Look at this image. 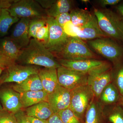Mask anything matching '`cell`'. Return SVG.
I'll use <instances>...</instances> for the list:
<instances>
[{
    "label": "cell",
    "mask_w": 123,
    "mask_h": 123,
    "mask_svg": "<svg viewBox=\"0 0 123 123\" xmlns=\"http://www.w3.org/2000/svg\"><path fill=\"white\" fill-rule=\"evenodd\" d=\"M17 62L22 65H37L47 68L57 69L61 66L43 44L33 38L22 50Z\"/></svg>",
    "instance_id": "1"
},
{
    "label": "cell",
    "mask_w": 123,
    "mask_h": 123,
    "mask_svg": "<svg viewBox=\"0 0 123 123\" xmlns=\"http://www.w3.org/2000/svg\"><path fill=\"white\" fill-rule=\"evenodd\" d=\"M99 28L108 37L123 42V20L110 9L94 8Z\"/></svg>",
    "instance_id": "2"
},
{
    "label": "cell",
    "mask_w": 123,
    "mask_h": 123,
    "mask_svg": "<svg viewBox=\"0 0 123 123\" xmlns=\"http://www.w3.org/2000/svg\"><path fill=\"white\" fill-rule=\"evenodd\" d=\"M55 57L57 59L78 60L96 59L97 56L82 40L69 37L63 48Z\"/></svg>",
    "instance_id": "3"
},
{
    "label": "cell",
    "mask_w": 123,
    "mask_h": 123,
    "mask_svg": "<svg viewBox=\"0 0 123 123\" xmlns=\"http://www.w3.org/2000/svg\"><path fill=\"white\" fill-rule=\"evenodd\" d=\"M88 44L97 53L112 62L116 67L119 66L123 57V47L109 37L89 40Z\"/></svg>",
    "instance_id": "4"
},
{
    "label": "cell",
    "mask_w": 123,
    "mask_h": 123,
    "mask_svg": "<svg viewBox=\"0 0 123 123\" xmlns=\"http://www.w3.org/2000/svg\"><path fill=\"white\" fill-rule=\"evenodd\" d=\"M95 98L89 86H79L71 91L69 108L83 122L86 110Z\"/></svg>",
    "instance_id": "5"
},
{
    "label": "cell",
    "mask_w": 123,
    "mask_h": 123,
    "mask_svg": "<svg viewBox=\"0 0 123 123\" xmlns=\"http://www.w3.org/2000/svg\"><path fill=\"white\" fill-rule=\"evenodd\" d=\"M7 10L12 16L20 19L48 17L45 10L34 0H15Z\"/></svg>",
    "instance_id": "6"
},
{
    "label": "cell",
    "mask_w": 123,
    "mask_h": 123,
    "mask_svg": "<svg viewBox=\"0 0 123 123\" xmlns=\"http://www.w3.org/2000/svg\"><path fill=\"white\" fill-rule=\"evenodd\" d=\"M47 21L49 25L50 34L48 42L45 47L55 57L63 48L69 37L55 18L48 17Z\"/></svg>",
    "instance_id": "7"
},
{
    "label": "cell",
    "mask_w": 123,
    "mask_h": 123,
    "mask_svg": "<svg viewBox=\"0 0 123 123\" xmlns=\"http://www.w3.org/2000/svg\"><path fill=\"white\" fill-rule=\"evenodd\" d=\"M57 60L61 66L88 75L111 66L106 62L95 59L72 60L57 59Z\"/></svg>",
    "instance_id": "8"
},
{
    "label": "cell",
    "mask_w": 123,
    "mask_h": 123,
    "mask_svg": "<svg viewBox=\"0 0 123 123\" xmlns=\"http://www.w3.org/2000/svg\"><path fill=\"white\" fill-rule=\"evenodd\" d=\"M57 78L61 86L72 91L87 85L88 75L62 66L57 69Z\"/></svg>",
    "instance_id": "9"
},
{
    "label": "cell",
    "mask_w": 123,
    "mask_h": 123,
    "mask_svg": "<svg viewBox=\"0 0 123 123\" xmlns=\"http://www.w3.org/2000/svg\"><path fill=\"white\" fill-rule=\"evenodd\" d=\"M39 69L35 65H22L15 63L6 69V72L1 80L0 83L19 84L31 75L38 74Z\"/></svg>",
    "instance_id": "10"
},
{
    "label": "cell",
    "mask_w": 123,
    "mask_h": 123,
    "mask_svg": "<svg viewBox=\"0 0 123 123\" xmlns=\"http://www.w3.org/2000/svg\"><path fill=\"white\" fill-rule=\"evenodd\" d=\"M114 74L109 66L88 75L87 85L91 88L95 98L98 100L104 88L112 82Z\"/></svg>",
    "instance_id": "11"
},
{
    "label": "cell",
    "mask_w": 123,
    "mask_h": 123,
    "mask_svg": "<svg viewBox=\"0 0 123 123\" xmlns=\"http://www.w3.org/2000/svg\"><path fill=\"white\" fill-rule=\"evenodd\" d=\"M71 91L59 85L53 92L48 94L47 102L54 113L69 108Z\"/></svg>",
    "instance_id": "12"
},
{
    "label": "cell",
    "mask_w": 123,
    "mask_h": 123,
    "mask_svg": "<svg viewBox=\"0 0 123 123\" xmlns=\"http://www.w3.org/2000/svg\"><path fill=\"white\" fill-rule=\"evenodd\" d=\"M0 100L3 109L15 114L22 109L20 93L11 88H5L0 90Z\"/></svg>",
    "instance_id": "13"
},
{
    "label": "cell",
    "mask_w": 123,
    "mask_h": 123,
    "mask_svg": "<svg viewBox=\"0 0 123 123\" xmlns=\"http://www.w3.org/2000/svg\"><path fill=\"white\" fill-rule=\"evenodd\" d=\"M30 20V18H20L15 25L10 37L21 50L27 47L30 41L29 36Z\"/></svg>",
    "instance_id": "14"
},
{
    "label": "cell",
    "mask_w": 123,
    "mask_h": 123,
    "mask_svg": "<svg viewBox=\"0 0 123 123\" xmlns=\"http://www.w3.org/2000/svg\"><path fill=\"white\" fill-rule=\"evenodd\" d=\"M105 37H108L99 28L95 15L84 26L77 29V38L82 40L89 41Z\"/></svg>",
    "instance_id": "15"
},
{
    "label": "cell",
    "mask_w": 123,
    "mask_h": 123,
    "mask_svg": "<svg viewBox=\"0 0 123 123\" xmlns=\"http://www.w3.org/2000/svg\"><path fill=\"white\" fill-rule=\"evenodd\" d=\"M39 76L43 90L48 94L51 93L59 85L57 69L44 68L40 69Z\"/></svg>",
    "instance_id": "16"
},
{
    "label": "cell",
    "mask_w": 123,
    "mask_h": 123,
    "mask_svg": "<svg viewBox=\"0 0 123 123\" xmlns=\"http://www.w3.org/2000/svg\"><path fill=\"white\" fill-rule=\"evenodd\" d=\"M104 106L95 98L86 112L85 123H102L104 117Z\"/></svg>",
    "instance_id": "17"
},
{
    "label": "cell",
    "mask_w": 123,
    "mask_h": 123,
    "mask_svg": "<svg viewBox=\"0 0 123 123\" xmlns=\"http://www.w3.org/2000/svg\"><path fill=\"white\" fill-rule=\"evenodd\" d=\"M28 117L48 120L54 112L47 102L43 101L25 109Z\"/></svg>",
    "instance_id": "18"
},
{
    "label": "cell",
    "mask_w": 123,
    "mask_h": 123,
    "mask_svg": "<svg viewBox=\"0 0 123 123\" xmlns=\"http://www.w3.org/2000/svg\"><path fill=\"white\" fill-rule=\"evenodd\" d=\"M11 88L20 93L28 91L43 90L38 74L31 75L24 81L19 84H14Z\"/></svg>",
    "instance_id": "19"
},
{
    "label": "cell",
    "mask_w": 123,
    "mask_h": 123,
    "mask_svg": "<svg viewBox=\"0 0 123 123\" xmlns=\"http://www.w3.org/2000/svg\"><path fill=\"white\" fill-rule=\"evenodd\" d=\"M21 50L10 37L3 38L0 41V52L12 61L16 62Z\"/></svg>",
    "instance_id": "20"
},
{
    "label": "cell",
    "mask_w": 123,
    "mask_h": 123,
    "mask_svg": "<svg viewBox=\"0 0 123 123\" xmlns=\"http://www.w3.org/2000/svg\"><path fill=\"white\" fill-rule=\"evenodd\" d=\"M121 95L114 83H110L102 91L99 99L104 106L112 105L119 103Z\"/></svg>",
    "instance_id": "21"
},
{
    "label": "cell",
    "mask_w": 123,
    "mask_h": 123,
    "mask_svg": "<svg viewBox=\"0 0 123 123\" xmlns=\"http://www.w3.org/2000/svg\"><path fill=\"white\" fill-rule=\"evenodd\" d=\"M23 107L27 108L43 101L47 102L48 94L44 90L28 91L20 93Z\"/></svg>",
    "instance_id": "22"
},
{
    "label": "cell",
    "mask_w": 123,
    "mask_h": 123,
    "mask_svg": "<svg viewBox=\"0 0 123 123\" xmlns=\"http://www.w3.org/2000/svg\"><path fill=\"white\" fill-rule=\"evenodd\" d=\"M73 5L72 1L69 0H54L50 7L45 10L48 17L55 18L60 14L69 12Z\"/></svg>",
    "instance_id": "23"
},
{
    "label": "cell",
    "mask_w": 123,
    "mask_h": 123,
    "mask_svg": "<svg viewBox=\"0 0 123 123\" xmlns=\"http://www.w3.org/2000/svg\"><path fill=\"white\" fill-rule=\"evenodd\" d=\"M70 14L71 22L78 28L82 27L87 24L94 15L88 10L79 8L72 10Z\"/></svg>",
    "instance_id": "24"
},
{
    "label": "cell",
    "mask_w": 123,
    "mask_h": 123,
    "mask_svg": "<svg viewBox=\"0 0 123 123\" xmlns=\"http://www.w3.org/2000/svg\"><path fill=\"white\" fill-rule=\"evenodd\" d=\"M7 9H1L0 11V38L6 35L11 26L20 20L12 16Z\"/></svg>",
    "instance_id": "25"
},
{
    "label": "cell",
    "mask_w": 123,
    "mask_h": 123,
    "mask_svg": "<svg viewBox=\"0 0 123 123\" xmlns=\"http://www.w3.org/2000/svg\"><path fill=\"white\" fill-rule=\"evenodd\" d=\"M104 112L105 117L112 123H123V109L119 104L112 105Z\"/></svg>",
    "instance_id": "26"
},
{
    "label": "cell",
    "mask_w": 123,
    "mask_h": 123,
    "mask_svg": "<svg viewBox=\"0 0 123 123\" xmlns=\"http://www.w3.org/2000/svg\"><path fill=\"white\" fill-rule=\"evenodd\" d=\"M47 18H37L31 19L29 26V36L35 39L38 30L47 23Z\"/></svg>",
    "instance_id": "27"
},
{
    "label": "cell",
    "mask_w": 123,
    "mask_h": 123,
    "mask_svg": "<svg viewBox=\"0 0 123 123\" xmlns=\"http://www.w3.org/2000/svg\"><path fill=\"white\" fill-rule=\"evenodd\" d=\"M57 114L63 123H83L69 108L61 111Z\"/></svg>",
    "instance_id": "28"
},
{
    "label": "cell",
    "mask_w": 123,
    "mask_h": 123,
    "mask_svg": "<svg viewBox=\"0 0 123 123\" xmlns=\"http://www.w3.org/2000/svg\"><path fill=\"white\" fill-rule=\"evenodd\" d=\"M49 34V25L47 22L45 25L38 30L36 33L35 39L45 46L48 42Z\"/></svg>",
    "instance_id": "29"
},
{
    "label": "cell",
    "mask_w": 123,
    "mask_h": 123,
    "mask_svg": "<svg viewBox=\"0 0 123 123\" xmlns=\"http://www.w3.org/2000/svg\"><path fill=\"white\" fill-rule=\"evenodd\" d=\"M116 73L114 74V84L118 89L121 96L123 95V64L117 66Z\"/></svg>",
    "instance_id": "30"
},
{
    "label": "cell",
    "mask_w": 123,
    "mask_h": 123,
    "mask_svg": "<svg viewBox=\"0 0 123 123\" xmlns=\"http://www.w3.org/2000/svg\"><path fill=\"white\" fill-rule=\"evenodd\" d=\"M0 123H17L15 114L3 109L0 111Z\"/></svg>",
    "instance_id": "31"
},
{
    "label": "cell",
    "mask_w": 123,
    "mask_h": 123,
    "mask_svg": "<svg viewBox=\"0 0 123 123\" xmlns=\"http://www.w3.org/2000/svg\"><path fill=\"white\" fill-rule=\"evenodd\" d=\"M65 33L68 37H77V28L71 21L66 23L63 27Z\"/></svg>",
    "instance_id": "32"
},
{
    "label": "cell",
    "mask_w": 123,
    "mask_h": 123,
    "mask_svg": "<svg viewBox=\"0 0 123 123\" xmlns=\"http://www.w3.org/2000/svg\"><path fill=\"white\" fill-rule=\"evenodd\" d=\"M55 18L57 23L62 27L66 23L71 21V16L69 12L60 14Z\"/></svg>",
    "instance_id": "33"
},
{
    "label": "cell",
    "mask_w": 123,
    "mask_h": 123,
    "mask_svg": "<svg viewBox=\"0 0 123 123\" xmlns=\"http://www.w3.org/2000/svg\"><path fill=\"white\" fill-rule=\"evenodd\" d=\"M17 123H31L25 110L23 109L15 114Z\"/></svg>",
    "instance_id": "34"
},
{
    "label": "cell",
    "mask_w": 123,
    "mask_h": 123,
    "mask_svg": "<svg viewBox=\"0 0 123 123\" xmlns=\"http://www.w3.org/2000/svg\"><path fill=\"white\" fill-rule=\"evenodd\" d=\"M15 63H16V62L8 59L0 52V68L5 70L9 66Z\"/></svg>",
    "instance_id": "35"
},
{
    "label": "cell",
    "mask_w": 123,
    "mask_h": 123,
    "mask_svg": "<svg viewBox=\"0 0 123 123\" xmlns=\"http://www.w3.org/2000/svg\"><path fill=\"white\" fill-rule=\"evenodd\" d=\"M121 1L120 0H99L98 2L102 7H105L108 6L116 5Z\"/></svg>",
    "instance_id": "36"
},
{
    "label": "cell",
    "mask_w": 123,
    "mask_h": 123,
    "mask_svg": "<svg viewBox=\"0 0 123 123\" xmlns=\"http://www.w3.org/2000/svg\"><path fill=\"white\" fill-rule=\"evenodd\" d=\"M48 123H63L57 113H54L48 120Z\"/></svg>",
    "instance_id": "37"
},
{
    "label": "cell",
    "mask_w": 123,
    "mask_h": 123,
    "mask_svg": "<svg viewBox=\"0 0 123 123\" xmlns=\"http://www.w3.org/2000/svg\"><path fill=\"white\" fill-rule=\"evenodd\" d=\"M15 0H0V11L2 9H8Z\"/></svg>",
    "instance_id": "38"
},
{
    "label": "cell",
    "mask_w": 123,
    "mask_h": 123,
    "mask_svg": "<svg viewBox=\"0 0 123 123\" xmlns=\"http://www.w3.org/2000/svg\"><path fill=\"white\" fill-rule=\"evenodd\" d=\"M28 117L31 123H48V120L40 119L31 117L28 116Z\"/></svg>",
    "instance_id": "39"
},
{
    "label": "cell",
    "mask_w": 123,
    "mask_h": 123,
    "mask_svg": "<svg viewBox=\"0 0 123 123\" xmlns=\"http://www.w3.org/2000/svg\"><path fill=\"white\" fill-rule=\"evenodd\" d=\"M117 10L120 14L123 20V2L118 5L116 7Z\"/></svg>",
    "instance_id": "40"
},
{
    "label": "cell",
    "mask_w": 123,
    "mask_h": 123,
    "mask_svg": "<svg viewBox=\"0 0 123 123\" xmlns=\"http://www.w3.org/2000/svg\"><path fill=\"white\" fill-rule=\"evenodd\" d=\"M118 103L119 105L121 106L123 109V96H121L120 100Z\"/></svg>",
    "instance_id": "41"
},
{
    "label": "cell",
    "mask_w": 123,
    "mask_h": 123,
    "mask_svg": "<svg viewBox=\"0 0 123 123\" xmlns=\"http://www.w3.org/2000/svg\"><path fill=\"white\" fill-rule=\"evenodd\" d=\"M4 70V69L0 67V77L1 75L3 72V70Z\"/></svg>",
    "instance_id": "42"
},
{
    "label": "cell",
    "mask_w": 123,
    "mask_h": 123,
    "mask_svg": "<svg viewBox=\"0 0 123 123\" xmlns=\"http://www.w3.org/2000/svg\"><path fill=\"white\" fill-rule=\"evenodd\" d=\"M3 108L2 107V106L1 105V104L0 103V111H2L3 110Z\"/></svg>",
    "instance_id": "43"
},
{
    "label": "cell",
    "mask_w": 123,
    "mask_h": 123,
    "mask_svg": "<svg viewBox=\"0 0 123 123\" xmlns=\"http://www.w3.org/2000/svg\"><path fill=\"white\" fill-rule=\"evenodd\" d=\"M89 1L88 0H82V1L83 2H88V1Z\"/></svg>",
    "instance_id": "44"
},
{
    "label": "cell",
    "mask_w": 123,
    "mask_h": 123,
    "mask_svg": "<svg viewBox=\"0 0 123 123\" xmlns=\"http://www.w3.org/2000/svg\"></svg>",
    "instance_id": "45"
}]
</instances>
